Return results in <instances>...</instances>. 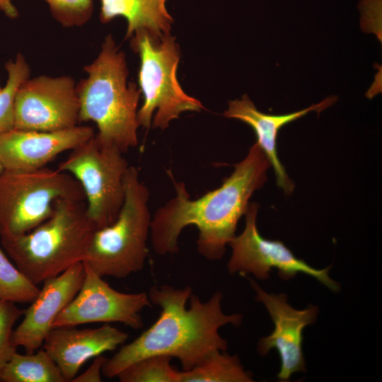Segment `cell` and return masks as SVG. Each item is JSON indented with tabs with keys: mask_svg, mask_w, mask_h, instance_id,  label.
Here are the masks:
<instances>
[{
	"mask_svg": "<svg viewBox=\"0 0 382 382\" xmlns=\"http://www.w3.org/2000/svg\"><path fill=\"white\" fill-rule=\"evenodd\" d=\"M233 173L218 188L196 199H190L185 185L171 177L175 195L151 217L150 236L156 253L165 255L178 250L184 228L199 231L198 252L209 260L221 259L234 238L237 224L245 214L253 194L267 181L270 163L255 143L246 156L233 165Z\"/></svg>",
	"mask_w": 382,
	"mask_h": 382,
	"instance_id": "6da1fadb",
	"label": "cell"
},
{
	"mask_svg": "<svg viewBox=\"0 0 382 382\" xmlns=\"http://www.w3.org/2000/svg\"><path fill=\"white\" fill-rule=\"evenodd\" d=\"M150 301L161 308L156 322L132 342L122 346L102 369L108 378L116 377L133 363L152 355L177 358L187 371L214 352L226 351L227 342L219 335L225 325H238L242 315L225 314L222 294L215 292L202 302L190 287L153 286Z\"/></svg>",
	"mask_w": 382,
	"mask_h": 382,
	"instance_id": "7a4b0ae2",
	"label": "cell"
},
{
	"mask_svg": "<svg viewBox=\"0 0 382 382\" xmlns=\"http://www.w3.org/2000/svg\"><path fill=\"white\" fill-rule=\"evenodd\" d=\"M84 70L88 77L76 86L79 122H94L98 139L122 153L136 147L141 90L134 83H127L125 54L110 35L105 37L98 57Z\"/></svg>",
	"mask_w": 382,
	"mask_h": 382,
	"instance_id": "3957f363",
	"label": "cell"
},
{
	"mask_svg": "<svg viewBox=\"0 0 382 382\" xmlns=\"http://www.w3.org/2000/svg\"><path fill=\"white\" fill-rule=\"evenodd\" d=\"M96 230L85 201L62 199L50 216L33 230L0 238L14 265L37 286L83 262Z\"/></svg>",
	"mask_w": 382,
	"mask_h": 382,
	"instance_id": "277c9868",
	"label": "cell"
},
{
	"mask_svg": "<svg viewBox=\"0 0 382 382\" xmlns=\"http://www.w3.org/2000/svg\"><path fill=\"white\" fill-rule=\"evenodd\" d=\"M149 199L137 168L129 166L123 205L112 224L96 230L83 261L100 276L125 278L144 267L151 221Z\"/></svg>",
	"mask_w": 382,
	"mask_h": 382,
	"instance_id": "5b68a950",
	"label": "cell"
},
{
	"mask_svg": "<svg viewBox=\"0 0 382 382\" xmlns=\"http://www.w3.org/2000/svg\"><path fill=\"white\" fill-rule=\"evenodd\" d=\"M131 46L141 62L138 81L144 102L137 112L140 126L150 127L155 111L153 126L163 130L183 112L203 109L200 101L187 95L178 81L180 50L175 37L141 30L132 37Z\"/></svg>",
	"mask_w": 382,
	"mask_h": 382,
	"instance_id": "8992f818",
	"label": "cell"
},
{
	"mask_svg": "<svg viewBox=\"0 0 382 382\" xmlns=\"http://www.w3.org/2000/svg\"><path fill=\"white\" fill-rule=\"evenodd\" d=\"M85 201L71 174L43 167L0 173V235L25 233L47 219L58 199Z\"/></svg>",
	"mask_w": 382,
	"mask_h": 382,
	"instance_id": "52a82bcc",
	"label": "cell"
},
{
	"mask_svg": "<svg viewBox=\"0 0 382 382\" xmlns=\"http://www.w3.org/2000/svg\"><path fill=\"white\" fill-rule=\"evenodd\" d=\"M58 166L74 176L85 195L86 212L96 229L112 224L125 200L129 167L118 148L101 142L96 134L70 151Z\"/></svg>",
	"mask_w": 382,
	"mask_h": 382,
	"instance_id": "ba28073f",
	"label": "cell"
},
{
	"mask_svg": "<svg viewBox=\"0 0 382 382\" xmlns=\"http://www.w3.org/2000/svg\"><path fill=\"white\" fill-rule=\"evenodd\" d=\"M259 204L249 203L245 213V225L243 232L235 236L229 243L232 253L227 265L231 274L245 277L252 274L260 279L270 277L272 269H277L284 279L303 273L313 277L332 291H338L340 285L329 274L330 266L324 269L311 267L303 260L296 257L284 243L279 240L263 238L257 226Z\"/></svg>",
	"mask_w": 382,
	"mask_h": 382,
	"instance_id": "9c48e42d",
	"label": "cell"
},
{
	"mask_svg": "<svg viewBox=\"0 0 382 382\" xmlns=\"http://www.w3.org/2000/svg\"><path fill=\"white\" fill-rule=\"evenodd\" d=\"M79 99L69 76H40L25 80L14 98V128L58 131L79 122Z\"/></svg>",
	"mask_w": 382,
	"mask_h": 382,
	"instance_id": "30bf717a",
	"label": "cell"
},
{
	"mask_svg": "<svg viewBox=\"0 0 382 382\" xmlns=\"http://www.w3.org/2000/svg\"><path fill=\"white\" fill-rule=\"evenodd\" d=\"M83 265L85 274L82 284L75 297L55 318L52 327L120 323L132 329L141 328V312L151 305L149 295L144 292L118 291L87 264L83 262Z\"/></svg>",
	"mask_w": 382,
	"mask_h": 382,
	"instance_id": "8fae6325",
	"label": "cell"
},
{
	"mask_svg": "<svg viewBox=\"0 0 382 382\" xmlns=\"http://www.w3.org/2000/svg\"><path fill=\"white\" fill-rule=\"evenodd\" d=\"M249 281L256 293L255 300L264 304L274 325L270 335L260 339L257 351L262 356L272 349L278 351L281 366L277 378L280 381H287L293 374L306 371L303 330L315 323L318 308L309 306L303 310L295 309L288 303L286 294H269L253 279Z\"/></svg>",
	"mask_w": 382,
	"mask_h": 382,
	"instance_id": "7c38bea8",
	"label": "cell"
},
{
	"mask_svg": "<svg viewBox=\"0 0 382 382\" xmlns=\"http://www.w3.org/2000/svg\"><path fill=\"white\" fill-rule=\"evenodd\" d=\"M84 274L83 262H79L43 282L37 296L23 311L22 321L13 330L12 340L16 347L33 353L42 346L55 318L79 291Z\"/></svg>",
	"mask_w": 382,
	"mask_h": 382,
	"instance_id": "4fadbf2b",
	"label": "cell"
},
{
	"mask_svg": "<svg viewBox=\"0 0 382 382\" xmlns=\"http://www.w3.org/2000/svg\"><path fill=\"white\" fill-rule=\"evenodd\" d=\"M94 134L89 126L51 132L13 128L0 134V162L6 170L43 168L59 154L72 150Z\"/></svg>",
	"mask_w": 382,
	"mask_h": 382,
	"instance_id": "5bb4252c",
	"label": "cell"
},
{
	"mask_svg": "<svg viewBox=\"0 0 382 382\" xmlns=\"http://www.w3.org/2000/svg\"><path fill=\"white\" fill-rule=\"evenodd\" d=\"M127 338L126 332L109 324L86 329L54 327L46 336L42 346L67 382L72 381L88 360L115 349Z\"/></svg>",
	"mask_w": 382,
	"mask_h": 382,
	"instance_id": "9a60e30c",
	"label": "cell"
},
{
	"mask_svg": "<svg viewBox=\"0 0 382 382\" xmlns=\"http://www.w3.org/2000/svg\"><path fill=\"white\" fill-rule=\"evenodd\" d=\"M337 97L332 96L321 102L307 108L284 115H269L258 110L253 101L245 94L241 99L231 100L224 116L238 120L249 125L256 135L258 146L268 158L272 166L278 187L286 195H290L294 189V184L289 178L284 166L277 154V137L279 131L286 125L295 121L311 111L319 114L321 111L332 105Z\"/></svg>",
	"mask_w": 382,
	"mask_h": 382,
	"instance_id": "2e32d148",
	"label": "cell"
},
{
	"mask_svg": "<svg viewBox=\"0 0 382 382\" xmlns=\"http://www.w3.org/2000/svg\"><path fill=\"white\" fill-rule=\"evenodd\" d=\"M166 0H100V19L108 23L117 16L127 22L126 38L145 30L156 36L170 33L173 18L166 7Z\"/></svg>",
	"mask_w": 382,
	"mask_h": 382,
	"instance_id": "e0dca14e",
	"label": "cell"
},
{
	"mask_svg": "<svg viewBox=\"0 0 382 382\" xmlns=\"http://www.w3.org/2000/svg\"><path fill=\"white\" fill-rule=\"evenodd\" d=\"M4 382H66L59 367L44 349L35 353L16 352L0 374Z\"/></svg>",
	"mask_w": 382,
	"mask_h": 382,
	"instance_id": "ac0fdd59",
	"label": "cell"
},
{
	"mask_svg": "<svg viewBox=\"0 0 382 382\" xmlns=\"http://www.w3.org/2000/svg\"><path fill=\"white\" fill-rule=\"evenodd\" d=\"M252 374L243 369L236 355L216 351L198 364L180 371V382H250Z\"/></svg>",
	"mask_w": 382,
	"mask_h": 382,
	"instance_id": "d6986e66",
	"label": "cell"
},
{
	"mask_svg": "<svg viewBox=\"0 0 382 382\" xmlns=\"http://www.w3.org/2000/svg\"><path fill=\"white\" fill-rule=\"evenodd\" d=\"M171 357L152 355L129 365L116 377L121 382H180V371L170 364Z\"/></svg>",
	"mask_w": 382,
	"mask_h": 382,
	"instance_id": "ffe728a7",
	"label": "cell"
},
{
	"mask_svg": "<svg viewBox=\"0 0 382 382\" xmlns=\"http://www.w3.org/2000/svg\"><path fill=\"white\" fill-rule=\"evenodd\" d=\"M40 289L13 265L0 249V300L30 303Z\"/></svg>",
	"mask_w": 382,
	"mask_h": 382,
	"instance_id": "44dd1931",
	"label": "cell"
},
{
	"mask_svg": "<svg viewBox=\"0 0 382 382\" xmlns=\"http://www.w3.org/2000/svg\"><path fill=\"white\" fill-rule=\"evenodd\" d=\"M8 79L0 91V134L14 128V98L19 86L28 79L30 69L25 58L18 54L6 64Z\"/></svg>",
	"mask_w": 382,
	"mask_h": 382,
	"instance_id": "7402d4cb",
	"label": "cell"
},
{
	"mask_svg": "<svg viewBox=\"0 0 382 382\" xmlns=\"http://www.w3.org/2000/svg\"><path fill=\"white\" fill-rule=\"evenodd\" d=\"M50 11L63 26H80L91 18L93 4L92 0H45Z\"/></svg>",
	"mask_w": 382,
	"mask_h": 382,
	"instance_id": "603a6c76",
	"label": "cell"
},
{
	"mask_svg": "<svg viewBox=\"0 0 382 382\" xmlns=\"http://www.w3.org/2000/svg\"><path fill=\"white\" fill-rule=\"evenodd\" d=\"M23 311L15 303L0 300V374L12 355L17 352L13 342V325Z\"/></svg>",
	"mask_w": 382,
	"mask_h": 382,
	"instance_id": "cb8c5ba5",
	"label": "cell"
},
{
	"mask_svg": "<svg viewBox=\"0 0 382 382\" xmlns=\"http://www.w3.org/2000/svg\"><path fill=\"white\" fill-rule=\"evenodd\" d=\"M106 358L101 355L95 357L93 362L82 374L76 375L71 382H100L103 366Z\"/></svg>",
	"mask_w": 382,
	"mask_h": 382,
	"instance_id": "d4e9b609",
	"label": "cell"
},
{
	"mask_svg": "<svg viewBox=\"0 0 382 382\" xmlns=\"http://www.w3.org/2000/svg\"><path fill=\"white\" fill-rule=\"evenodd\" d=\"M0 10L11 18H15L18 15V11L13 5L11 0H0Z\"/></svg>",
	"mask_w": 382,
	"mask_h": 382,
	"instance_id": "484cf974",
	"label": "cell"
},
{
	"mask_svg": "<svg viewBox=\"0 0 382 382\" xmlns=\"http://www.w3.org/2000/svg\"><path fill=\"white\" fill-rule=\"evenodd\" d=\"M4 170V168L0 162V173H1Z\"/></svg>",
	"mask_w": 382,
	"mask_h": 382,
	"instance_id": "4316f807",
	"label": "cell"
},
{
	"mask_svg": "<svg viewBox=\"0 0 382 382\" xmlns=\"http://www.w3.org/2000/svg\"><path fill=\"white\" fill-rule=\"evenodd\" d=\"M1 91V88H0V91Z\"/></svg>",
	"mask_w": 382,
	"mask_h": 382,
	"instance_id": "83f0119b",
	"label": "cell"
}]
</instances>
